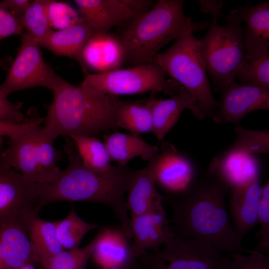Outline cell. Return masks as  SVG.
Wrapping results in <instances>:
<instances>
[{
	"label": "cell",
	"mask_w": 269,
	"mask_h": 269,
	"mask_svg": "<svg viewBox=\"0 0 269 269\" xmlns=\"http://www.w3.org/2000/svg\"><path fill=\"white\" fill-rule=\"evenodd\" d=\"M51 0L32 1L19 18L26 33L38 42L52 30L48 16V7Z\"/></svg>",
	"instance_id": "cell-31"
},
{
	"label": "cell",
	"mask_w": 269,
	"mask_h": 269,
	"mask_svg": "<svg viewBox=\"0 0 269 269\" xmlns=\"http://www.w3.org/2000/svg\"><path fill=\"white\" fill-rule=\"evenodd\" d=\"M236 77L239 83L269 89V54L253 60L245 59Z\"/></svg>",
	"instance_id": "cell-33"
},
{
	"label": "cell",
	"mask_w": 269,
	"mask_h": 269,
	"mask_svg": "<svg viewBox=\"0 0 269 269\" xmlns=\"http://www.w3.org/2000/svg\"><path fill=\"white\" fill-rule=\"evenodd\" d=\"M52 92L53 100L47 106L43 127L52 139L60 135L95 136L119 128L116 115L124 101L116 96L82 82L74 85L61 77Z\"/></svg>",
	"instance_id": "cell-3"
},
{
	"label": "cell",
	"mask_w": 269,
	"mask_h": 269,
	"mask_svg": "<svg viewBox=\"0 0 269 269\" xmlns=\"http://www.w3.org/2000/svg\"><path fill=\"white\" fill-rule=\"evenodd\" d=\"M211 117L218 124H239L249 113L269 109V89L234 82L221 93Z\"/></svg>",
	"instance_id": "cell-13"
},
{
	"label": "cell",
	"mask_w": 269,
	"mask_h": 269,
	"mask_svg": "<svg viewBox=\"0 0 269 269\" xmlns=\"http://www.w3.org/2000/svg\"><path fill=\"white\" fill-rule=\"evenodd\" d=\"M8 147L0 157L8 166L18 170L33 183L52 181L59 175L57 166L60 153L40 125L9 138Z\"/></svg>",
	"instance_id": "cell-7"
},
{
	"label": "cell",
	"mask_w": 269,
	"mask_h": 269,
	"mask_svg": "<svg viewBox=\"0 0 269 269\" xmlns=\"http://www.w3.org/2000/svg\"><path fill=\"white\" fill-rule=\"evenodd\" d=\"M38 198L33 183L0 157V223L38 214Z\"/></svg>",
	"instance_id": "cell-12"
},
{
	"label": "cell",
	"mask_w": 269,
	"mask_h": 269,
	"mask_svg": "<svg viewBox=\"0 0 269 269\" xmlns=\"http://www.w3.org/2000/svg\"><path fill=\"white\" fill-rule=\"evenodd\" d=\"M69 164L54 180L35 183L38 207L60 201H88L109 207L127 236L133 238L131 218L124 194L128 191L134 170L117 164L111 171L97 173L84 165L75 147L67 145Z\"/></svg>",
	"instance_id": "cell-2"
},
{
	"label": "cell",
	"mask_w": 269,
	"mask_h": 269,
	"mask_svg": "<svg viewBox=\"0 0 269 269\" xmlns=\"http://www.w3.org/2000/svg\"><path fill=\"white\" fill-rule=\"evenodd\" d=\"M249 255L240 252L230 254L231 261L226 269H269V253L253 250Z\"/></svg>",
	"instance_id": "cell-36"
},
{
	"label": "cell",
	"mask_w": 269,
	"mask_h": 269,
	"mask_svg": "<svg viewBox=\"0 0 269 269\" xmlns=\"http://www.w3.org/2000/svg\"><path fill=\"white\" fill-rule=\"evenodd\" d=\"M235 10L241 21L246 23L245 59L253 60L269 54V2L238 6Z\"/></svg>",
	"instance_id": "cell-17"
},
{
	"label": "cell",
	"mask_w": 269,
	"mask_h": 269,
	"mask_svg": "<svg viewBox=\"0 0 269 269\" xmlns=\"http://www.w3.org/2000/svg\"><path fill=\"white\" fill-rule=\"evenodd\" d=\"M235 140L230 148L249 154L269 153V131L245 129L239 124L234 128Z\"/></svg>",
	"instance_id": "cell-32"
},
{
	"label": "cell",
	"mask_w": 269,
	"mask_h": 269,
	"mask_svg": "<svg viewBox=\"0 0 269 269\" xmlns=\"http://www.w3.org/2000/svg\"><path fill=\"white\" fill-rule=\"evenodd\" d=\"M44 118H32L21 123L0 121V137L7 136L9 138L43 122Z\"/></svg>",
	"instance_id": "cell-39"
},
{
	"label": "cell",
	"mask_w": 269,
	"mask_h": 269,
	"mask_svg": "<svg viewBox=\"0 0 269 269\" xmlns=\"http://www.w3.org/2000/svg\"><path fill=\"white\" fill-rule=\"evenodd\" d=\"M17 269H36L33 264H29L24 265Z\"/></svg>",
	"instance_id": "cell-44"
},
{
	"label": "cell",
	"mask_w": 269,
	"mask_h": 269,
	"mask_svg": "<svg viewBox=\"0 0 269 269\" xmlns=\"http://www.w3.org/2000/svg\"><path fill=\"white\" fill-rule=\"evenodd\" d=\"M12 59L11 57H6L0 58V68L6 69L11 64Z\"/></svg>",
	"instance_id": "cell-43"
},
{
	"label": "cell",
	"mask_w": 269,
	"mask_h": 269,
	"mask_svg": "<svg viewBox=\"0 0 269 269\" xmlns=\"http://www.w3.org/2000/svg\"><path fill=\"white\" fill-rule=\"evenodd\" d=\"M165 73L156 63L88 74L82 83L101 93L114 96L174 91Z\"/></svg>",
	"instance_id": "cell-9"
},
{
	"label": "cell",
	"mask_w": 269,
	"mask_h": 269,
	"mask_svg": "<svg viewBox=\"0 0 269 269\" xmlns=\"http://www.w3.org/2000/svg\"><path fill=\"white\" fill-rule=\"evenodd\" d=\"M69 137L85 166L99 173H108L113 169L104 145L95 136L71 135Z\"/></svg>",
	"instance_id": "cell-27"
},
{
	"label": "cell",
	"mask_w": 269,
	"mask_h": 269,
	"mask_svg": "<svg viewBox=\"0 0 269 269\" xmlns=\"http://www.w3.org/2000/svg\"><path fill=\"white\" fill-rule=\"evenodd\" d=\"M229 191L225 182L207 168L177 198L169 197L173 214L169 221L174 234L209 243L227 254L252 252L238 241L226 206Z\"/></svg>",
	"instance_id": "cell-1"
},
{
	"label": "cell",
	"mask_w": 269,
	"mask_h": 269,
	"mask_svg": "<svg viewBox=\"0 0 269 269\" xmlns=\"http://www.w3.org/2000/svg\"><path fill=\"white\" fill-rule=\"evenodd\" d=\"M184 0H158L125 27L119 38L125 61L134 66L152 62L159 50L196 23L184 12Z\"/></svg>",
	"instance_id": "cell-4"
},
{
	"label": "cell",
	"mask_w": 269,
	"mask_h": 269,
	"mask_svg": "<svg viewBox=\"0 0 269 269\" xmlns=\"http://www.w3.org/2000/svg\"><path fill=\"white\" fill-rule=\"evenodd\" d=\"M223 253L209 243L174 234L163 249L137 260L141 269H226L231 258Z\"/></svg>",
	"instance_id": "cell-8"
},
{
	"label": "cell",
	"mask_w": 269,
	"mask_h": 269,
	"mask_svg": "<svg viewBox=\"0 0 269 269\" xmlns=\"http://www.w3.org/2000/svg\"><path fill=\"white\" fill-rule=\"evenodd\" d=\"M32 1L29 0H4L0 5L19 18L26 11Z\"/></svg>",
	"instance_id": "cell-41"
},
{
	"label": "cell",
	"mask_w": 269,
	"mask_h": 269,
	"mask_svg": "<svg viewBox=\"0 0 269 269\" xmlns=\"http://www.w3.org/2000/svg\"><path fill=\"white\" fill-rule=\"evenodd\" d=\"M97 227L96 224L88 223L82 220L73 207L64 219L55 221L56 236L63 249L79 248L85 235Z\"/></svg>",
	"instance_id": "cell-29"
},
{
	"label": "cell",
	"mask_w": 269,
	"mask_h": 269,
	"mask_svg": "<svg viewBox=\"0 0 269 269\" xmlns=\"http://www.w3.org/2000/svg\"><path fill=\"white\" fill-rule=\"evenodd\" d=\"M208 169L215 172L229 190L260 179L261 164L256 155L230 148L213 157Z\"/></svg>",
	"instance_id": "cell-18"
},
{
	"label": "cell",
	"mask_w": 269,
	"mask_h": 269,
	"mask_svg": "<svg viewBox=\"0 0 269 269\" xmlns=\"http://www.w3.org/2000/svg\"><path fill=\"white\" fill-rule=\"evenodd\" d=\"M193 162L168 142H162L158 154L156 183L163 191L179 196L196 177Z\"/></svg>",
	"instance_id": "cell-15"
},
{
	"label": "cell",
	"mask_w": 269,
	"mask_h": 269,
	"mask_svg": "<svg viewBox=\"0 0 269 269\" xmlns=\"http://www.w3.org/2000/svg\"><path fill=\"white\" fill-rule=\"evenodd\" d=\"M220 26L211 20L206 34L199 39V49L213 87L221 93L235 82L236 73L245 59L244 27L235 9L224 16Z\"/></svg>",
	"instance_id": "cell-6"
},
{
	"label": "cell",
	"mask_w": 269,
	"mask_h": 269,
	"mask_svg": "<svg viewBox=\"0 0 269 269\" xmlns=\"http://www.w3.org/2000/svg\"><path fill=\"white\" fill-rule=\"evenodd\" d=\"M94 31L82 17L74 24L58 30H51L39 42L42 46L57 56H66L77 61L87 75L88 69L82 59L83 48Z\"/></svg>",
	"instance_id": "cell-23"
},
{
	"label": "cell",
	"mask_w": 269,
	"mask_h": 269,
	"mask_svg": "<svg viewBox=\"0 0 269 269\" xmlns=\"http://www.w3.org/2000/svg\"><path fill=\"white\" fill-rule=\"evenodd\" d=\"M17 55L0 86L7 97L13 92L36 87L53 91L61 78L43 60L39 42L26 32L22 34Z\"/></svg>",
	"instance_id": "cell-10"
},
{
	"label": "cell",
	"mask_w": 269,
	"mask_h": 269,
	"mask_svg": "<svg viewBox=\"0 0 269 269\" xmlns=\"http://www.w3.org/2000/svg\"><path fill=\"white\" fill-rule=\"evenodd\" d=\"M107 269H141L137 259H131L127 262Z\"/></svg>",
	"instance_id": "cell-42"
},
{
	"label": "cell",
	"mask_w": 269,
	"mask_h": 269,
	"mask_svg": "<svg viewBox=\"0 0 269 269\" xmlns=\"http://www.w3.org/2000/svg\"><path fill=\"white\" fill-rule=\"evenodd\" d=\"M262 191L260 179L229 191L232 225L240 244L246 234L257 224Z\"/></svg>",
	"instance_id": "cell-20"
},
{
	"label": "cell",
	"mask_w": 269,
	"mask_h": 269,
	"mask_svg": "<svg viewBox=\"0 0 269 269\" xmlns=\"http://www.w3.org/2000/svg\"><path fill=\"white\" fill-rule=\"evenodd\" d=\"M6 97L0 89V121L21 123L26 121L20 112L22 103L13 104Z\"/></svg>",
	"instance_id": "cell-38"
},
{
	"label": "cell",
	"mask_w": 269,
	"mask_h": 269,
	"mask_svg": "<svg viewBox=\"0 0 269 269\" xmlns=\"http://www.w3.org/2000/svg\"><path fill=\"white\" fill-rule=\"evenodd\" d=\"M151 109L153 128L152 132L162 143L164 138L178 121L185 109L190 110L198 119L199 111L196 99L185 87L180 86L178 91L167 99H147Z\"/></svg>",
	"instance_id": "cell-19"
},
{
	"label": "cell",
	"mask_w": 269,
	"mask_h": 269,
	"mask_svg": "<svg viewBox=\"0 0 269 269\" xmlns=\"http://www.w3.org/2000/svg\"><path fill=\"white\" fill-rule=\"evenodd\" d=\"M130 218L134 239L131 252L133 259H137L149 250H159L174 236L162 202L147 212Z\"/></svg>",
	"instance_id": "cell-14"
},
{
	"label": "cell",
	"mask_w": 269,
	"mask_h": 269,
	"mask_svg": "<svg viewBox=\"0 0 269 269\" xmlns=\"http://www.w3.org/2000/svg\"><path fill=\"white\" fill-rule=\"evenodd\" d=\"M27 228L37 260L39 258L54 256L64 250L56 236L55 221L43 220L38 214H35L28 218Z\"/></svg>",
	"instance_id": "cell-26"
},
{
	"label": "cell",
	"mask_w": 269,
	"mask_h": 269,
	"mask_svg": "<svg viewBox=\"0 0 269 269\" xmlns=\"http://www.w3.org/2000/svg\"><path fill=\"white\" fill-rule=\"evenodd\" d=\"M97 240L92 257L101 269L123 264L131 259L132 243L122 226L102 227L97 235Z\"/></svg>",
	"instance_id": "cell-24"
},
{
	"label": "cell",
	"mask_w": 269,
	"mask_h": 269,
	"mask_svg": "<svg viewBox=\"0 0 269 269\" xmlns=\"http://www.w3.org/2000/svg\"><path fill=\"white\" fill-rule=\"evenodd\" d=\"M83 62L102 73L120 68L125 61L124 50L119 38L109 31L94 33L82 51Z\"/></svg>",
	"instance_id": "cell-21"
},
{
	"label": "cell",
	"mask_w": 269,
	"mask_h": 269,
	"mask_svg": "<svg viewBox=\"0 0 269 269\" xmlns=\"http://www.w3.org/2000/svg\"><path fill=\"white\" fill-rule=\"evenodd\" d=\"M157 163L158 154L145 167L134 170L126 201V207L130 213L131 217L142 214L157 203L168 199L169 197L159 193L156 188Z\"/></svg>",
	"instance_id": "cell-22"
},
{
	"label": "cell",
	"mask_w": 269,
	"mask_h": 269,
	"mask_svg": "<svg viewBox=\"0 0 269 269\" xmlns=\"http://www.w3.org/2000/svg\"><path fill=\"white\" fill-rule=\"evenodd\" d=\"M116 119L119 128L133 134L152 132V116L147 100L142 102H125L118 110Z\"/></svg>",
	"instance_id": "cell-28"
},
{
	"label": "cell",
	"mask_w": 269,
	"mask_h": 269,
	"mask_svg": "<svg viewBox=\"0 0 269 269\" xmlns=\"http://www.w3.org/2000/svg\"><path fill=\"white\" fill-rule=\"evenodd\" d=\"M104 145L111 161L125 165L129 160L140 156L143 160H152L159 153V148L142 139L138 135L114 133L104 135Z\"/></svg>",
	"instance_id": "cell-25"
},
{
	"label": "cell",
	"mask_w": 269,
	"mask_h": 269,
	"mask_svg": "<svg viewBox=\"0 0 269 269\" xmlns=\"http://www.w3.org/2000/svg\"><path fill=\"white\" fill-rule=\"evenodd\" d=\"M260 229L256 234L258 243L255 250L262 253H269V183L262 186L257 224Z\"/></svg>",
	"instance_id": "cell-34"
},
{
	"label": "cell",
	"mask_w": 269,
	"mask_h": 269,
	"mask_svg": "<svg viewBox=\"0 0 269 269\" xmlns=\"http://www.w3.org/2000/svg\"><path fill=\"white\" fill-rule=\"evenodd\" d=\"M23 30L19 18L0 5V41L12 35L22 34Z\"/></svg>",
	"instance_id": "cell-37"
},
{
	"label": "cell",
	"mask_w": 269,
	"mask_h": 269,
	"mask_svg": "<svg viewBox=\"0 0 269 269\" xmlns=\"http://www.w3.org/2000/svg\"><path fill=\"white\" fill-rule=\"evenodd\" d=\"M199 5V10L205 14H210L212 16L213 21H217L219 16H225L221 9L223 4V1L219 0H197Z\"/></svg>",
	"instance_id": "cell-40"
},
{
	"label": "cell",
	"mask_w": 269,
	"mask_h": 269,
	"mask_svg": "<svg viewBox=\"0 0 269 269\" xmlns=\"http://www.w3.org/2000/svg\"><path fill=\"white\" fill-rule=\"evenodd\" d=\"M207 26H209L207 22L188 26L169 48L157 54L152 61L193 95L197 103L199 120L212 117L218 105L212 95L200 54L199 39L193 34L196 30Z\"/></svg>",
	"instance_id": "cell-5"
},
{
	"label": "cell",
	"mask_w": 269,
	"mask_h": 269,
	"mask_svg": "<svg viewBox=\"0 0 269 269\" xmlns=\"http://www.w3.org/2000/svg\"><path fill=\"white\" fill-rule=\"evenodd\" d=\"M29 218L11 219L0 223V269H17L38 263L28 234Z\"/></svg>",
	"instance_id": "cell-16"
},
{
	"label": "cell",
	"mask_w": 269,
	"mask_h": 269,
	"mask_svg": "<svg viewBox=\"0 0 269 269\" xmlns=\"http://www.w3.org/2000/svg\"><path fill=\"white\" fill-rule=\"evenodd\" d=\"M97 240V236L86 246L73 250H63L48 257L39 258V263L44 269H86Z\"/></svg>",
	"instance_id": "cell-30"
},
{
	"label": "cell",
	"mask_w": 269,
	"mask_h": 269,
	"mask_svg": "<svg viewBox=\"0 0 269 269\" xmlns=\"http://www.w3.org/2000/svg\"><path fill=\"white\" fill-rule=\"evenodd\" d=\"M47 11L50 26L58 30L74 24L81 17L69 4L56 0H51Z\"/></svg>",
	"instance_id": "cell-35"
},
{
	"label": "cell",
	"mask_w": 269,
	"mask_h": 269,
	"mask_svg": "<svg viewBox=\"0 0 269 269\" xmlns=\"http://www.w3.org/2000/svg\"><path fill=\"white\" fill-rule=\"evenodd\" d=\"M78 11L94 33L108 32L115 26H127L151 8L150 0H75Z\"/></svg>",
	"instance_id": "cell-11"
}]
</instances>
